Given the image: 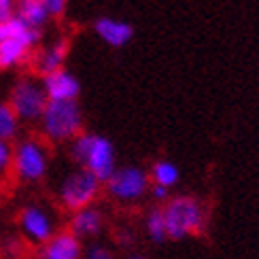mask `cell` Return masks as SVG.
Instances as JSON below:
<instances>
[{"mask_svg":"<svg viewBox=\"0 0 259 259\" xmlns=\"http://www.w3.org/2000/svg\"><path fill=\"white\" fill-rule=\"evenodd\" d=\"M13 179V143L0 140V183H9Z\"/></svg>","mask_w":259,"mask_h":259,"instance_id":"20","label":"cell"},{"mask_svg":"<svg viewBox=\"0 0 259 259\" xmlns=\"http://www.w3.org/2000/svg\"><path fill=\"white\" fill-rule=\"evenodd\" d=\"M104 193V183L83 168H72L64 172L56 185V202L68 214L74 210L94 206Z\"/></svg>","mask_w":259,"mask_h":259,"instance_id":"6","label":"cell"},{"mask_svg":"<svg viewBox=\"0 0 259 259\" xmlns=\"http://www.w3.org/2000/svg\"><path fill=\"white\" fill-rule=\"evenodd\" d=\"M51 145L38 134H21L13 143V179L19 185H40L51 172Z\"/></svg>","mask_w":259,"mask_h":259,"instance_id":"1","label":"cell"},{"mask_svg":"<svg viewBox=\"0 0 259 259\" xmlns=\"http://www.w3.org/2000/svg\"><path fill=\"white\" fill-rule=\"evenodd\" d=\"M149 179H151V185H161V187H177L179 181H181V168L175 164L172 159H155L149 168Z\"/></svg>","mask_w":259,"mask_h":259,"instance_id":"15","label":"cell"},{"mask_svg":"<svg viewBox=\"0 0 259 259\" xmlns=\"http://www.w3.org/2000/svg\"><path fill=\"white\" fill-rule=\"evenodd\" d=\"M149 189H151L149 170L134 164L117 166V170L104 183V193L119 206L140 204L149 196Z\"/></svg>","mask_w":259,"mask_h":259,"instance_id":"9","label":"cell"},{"mask_svg":"<svg viewBox=\"0 0 259 259\" xmlns=\"http://www.w3.org/2000/svg\"><path fill=\"white\" fill-rule=\"evenodd\" d=\"M7 102L11 104V109L15 111V115L24 125H36L47 109L49 98L45 94V88H42L40 77L24 74L11 85Z\"/></svg>","mask_w":259,"mask_h":259,"instance_id":"8","label":"cell"},{"mask_svg":"<svg viewBox=\"0 0 259 259\" xmlns=\"http://www.w3.org/2000/svg\"><path fill=\"white\" fill-rule=\"evenodd\" d=\"M42 88H45L47 98L53 102H70V100H79L81 94V83L74 74L66 68L56 70L47 74V77H40Z\"/></svg>","mask_w":259,"mask_h":259,"instance_id":"13","label":"cell"},{"mask_svg":"<svg viewBox=\"0 0 259 259\" xmlns=\"http://www.w3.org/2000/svg\"><path fill=\"white\" fill-rule=\"evenodd\" d=\"M166 228L170 240H185L191 236H200L206 230L208 223V208L198 196L191 193H179L172 196L164 206Z\"/></svg>","mask_w":259,"mask_h":259,"instance_id":"4","label":"cell"},{"mask_svg":"<svg viewBox=\"0 0 259 259\" xmlns=\"http://www.w3.org/2000/svg\"><path fill=\"white\" fill-rule=\"evenodd\" d=\"M21 130H24V123L19 121V117L11 109V104L7 100H0V140L15 143L21 136Z\"/></svg>","mask_w":259,"mask_h":259,"instance_id":"17","label":"cell"},{"mask_svg":"<svg viewBox=\"0 0 259 259\" xmlns=\"http://www.w3.org/2000/svg\"><path fill=\"white\" fill-rule=\"evenodd\" d=\"M94 32L104 45H109L113 49L125 47L134 36V28L127 21L115 19V17H98L94 21Z\"/></svg>","mask_w":259,"mask_h":259,"instance_id":"14","label":"cell"},{"mask_svg":"<svg viewBox=\"0 0 259 259\" xmlns=\"http://www.w3.org/2000/svg\"><path fill=\"white\" fill-rule=\"evenodd\" d=\"M42 7L47 9V13L51 19H62L66 15V9H68V0H40Z\"/></svg>","mask_w":259,"mask_h":259,"instance_id":"22","label":"cell"},{"mask_svg":"<svg viewBox=\"0 0 259 259\" xmlns=\"http://www.w3.org/2000/svg\"><path fill=\"white\" fill-rule=\"evenodd\" d=\"M83 259H117V253L111 244H106L102 240H94L85 244Z\"/></svg>","mask_w":259,"mask_h":259,"instance_id":"21","label":"cell"},{"mask_svg":"<svg viewBox=\"0 0 259 259\" xmlns=\"http://www.w3.org/2000/svg\"><path fill=\"white\" fill-rule=\"evenodd\" d=\"M83 125H85V117L77 100H70V102L49 100L40 121L36 123L38 136L42 140H47L49 145H66V147L81 132H85Z\"/></svg>","mask_w":259,"mask_h":259,"instance_id":"5","label":"cell"},{"mask_svg":"<svg viewBox=\"0 0 259 259\" xmlns=\"http://www.w3.org/2000/svg\"><path fill=\"white\" fill-rule=\"evenodd\" d=\"M125 259H147L145 255H138V253H132V255H127Z\"/></svg>","mask_w":259,"mask_h":259,"instance_id":"26","label":"cell"},{"mask_svg":"<svg viewBox=\"0 0 259 259\" xmlns=\"http://www.w3.org/2000/svg\"><path fill=\"white\" fill-rule=\"evenodd\" d=\"M68 157L74 166L92 172L102 183L117 170V151L111 138L96 132H81L68 145Z\"/></svg>","mask_w":259,"mask_h":259,"instance_id":"2","label":"cell"},{"mask_svg":"<svg viewBox=\"0 0 259 259\" xmlns=\"http://www.w3.org/2000/svg\"><path fill=\"white\" fill-rule=\"evenodd\" d=\"M26 26L34 28V30H42L51 17L47 13V9L42 7L40 0H17V13H15Z\"/></svg>","mask_w":259,"mask_h":259,"instance_id":"16","label":"cell"},{"mask_svg":"<svg viewBox=\"0 0 259 259\" xmlns=\"http://www.w3.org/2000/svg\"><path fill=\"white\" fill-rule=\"evenodd\" d=\"M149 198H153L157 204H166L172 196H170V189L168 187H161V185H151L149 189Z\"/></svg>","mask_w":259,"mask_h":259,"instance_id":"24","label":"cell"},{"mask_svg":"<svg viewBox=\"0 0 259 259\" xmlns=\"http://www.w3.org/2000/svg\"><path fill=\"white\" fill-rule=\"evenodd\" d=\"M5 202H7V189H5L3 183H0V212L5 208Z\"/></svg>","mask_w":259,"mask_h":259,"instance_id":"25","label":"cell"},{"mask_svg":"<svg viewBox=\"0 0 259 259\" xmlns=\"http://www.w3.org/2000/svg\"><path fill=\"white\" fill-rule=\"evenodd\" d=\"M68 53H70V40L68 38H56L42 45L34 51L32 56V70H34L36 77H47V74L62 70L66 66V60H68Z\"/></svg>","mask_w":259,"mask_h":259,"instance_id":"11","label":"cell"},{"mask_svg":"<svg viewBox=\"0 0 259 259\" xmlns=\"http://www.w3.org/2000/svg\"><path fill=\"white\" fill-rule=\"evenodd\" d=\"M15 13H17V0H0V21L15 17Z\"/></svg>","mask_w":259,"mask_h":259,"instance_id":"23","label":"cell"},{"mask_svg":"<svg viewBox=\"0 0 259 259\" xmlns=\"http://www.w3.org/2000/svg\"><path fill=\"white\" fill-rule=\"evenodd\" d=\"M145 234L153 244H161L168 240V228H166V217L161 206H155L147 210L145 214Z\"/></svg>","mask_w":259,"mask_h":259,"instance_id":"18","label":"cell"},{"mask_svg":"<svg viewBox=\"0 0 259 259\" xmlns=\"http://www.w3.org/2000/svg\"><path fill=\"white\" fill-rule=\"evenodd\" d=\"M17 234L26 244L40 246L45 244L56 232H60V217L53 206L42 200H28L17 208L15 214Z\"/></svg>","mask_w":259,"mask_h":259,"instance_id":"7","label":"cell"},{"mask_svg":"<svg viewBox=\"0 0 259 259\" xmlns=\"http://www.w3.org/2000/svg\"><path fill=\"white\" fill-rule=\"evenodd\" d=\"M26 253V240L19 234L0 236V257L3 259H21Z\"/></svg>","mask_w":259,"mask_h":259,"instance_id":"19","label":"cell"},{"mask_svg":"<svg viewBox=\"0 0 259 259\" xmlns=\"http://www.w3.org/2000/svg\"><path fill=\"white\" fill-rule=\"evenodd\" d=\"M85 242L68 230H60L51 238L36 246V259H83Z\"/></svg>","mask_w":259,"mask_h":259,"instance_id":"12","label":"cell"},{"mask_svg":"<svg viewBox=\"0 0 259 259\" xmlns=\"http://www.w3.org/2000/svg\"><path fill=\"white\" fill-rule=\"evenodd\" d=\"M40 38L42 30L26 26L17 15L0 21V72L17 70L30 64Z\"/></svg>","mask_w":259,"mask_h":259,"instance_id":"3","label":"cell"},{"mask_svg":"<svg viewBox=\"0 0 259 259\" xmlns=\"http://www.w3.org/2000/svg\"><path fill=\"white\" fill-rule=\"evenodd\" d=\"M66 230L72 232L81 242L100 240V236L106 230V214L100 206H88L81 210H74L68 214Z\"/></svg>","mask_w":259,"mask_h":259,"instance_id":"10","label":"cell"}]
</instances>
